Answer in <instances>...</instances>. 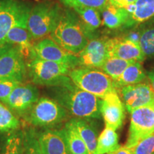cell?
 <instances>
[{
	"instance_id": "cell-15",
	"label": "cell",
	"mask_w": 154,
	"mask_h": 154,
	"mask_svg": "<svg viewBox=\"0 0 154 154\" xmlns=\"http://www.w3.org/2000/svg\"><path fill=\"white\" fill-rule=\"evenodd\" d=\"M78 66L86 68H101L109 58L106 40L96 38L88 41L87 45L77 54Z\"/></svg>"
},
{
	"instance_id": "cell-3",
	"label": "cell",
	"mask_w": 154,
	"mask_h": 154,
	"mask_svg": "<svg viewBox=\"0 0 154 154\" xmlns=\"http://www.w3.org/2000/svg\"><path fill=\"white\" fill-rule=\"evenodd\" d=\"M69 76L75 85L81 89L101 99L111 92L117 91L112 79L103 71L96 69L74 68L70 71Z\"/></svg>"
},
{
	"instance_id": "cell-30",
	"label": "cell",
	"mask_w": 154,
	"mask_h": 154,
	"mask_svg": "<svg viewBox=\"0 0 154 154\" xmlns=\"http://www.w3.org/2000/svg\"><path fill=\"white\" fill-rule=\"evenodd\" d=\"M134 154H154V131L133 148Z\"/></svg>"
},
{
	"instance_id": "cell-2",
	"label": "cell",
	"mask_w": 154,
	"mask_h": 154,
	"mask_svg": "<svg viewBox=\"0 0 154 154\" xmlns=\"http://www.w3.org/2000/svg\"><path fill=\"white\" fill-rule=\"evenodd\" d=\"M51 37L63 49L77 55L87 45L88 40L85 29L74 13L66 11L51 34Z\"/></svg>"
},
{
	"instance_id": "cell-19",
	"label": "cell",
	"mask_w": 154,
	"mask_h": 154,
	"mask_svg": "<svg viewBox=\"0 0 154 154\" xmlns=\"http://www.w3.org/2000/svg\"><path fill=\"white\" fill-rule=\"evenodd\" d=\"M24 131L0 133V154H23Z\"/></svg>"
},
{
	"instance_id": "cell-20",
	"label": "cell",
	"mask_w": 154,
	"mask_h": 154,
	"mask_svg": "<svg viewBox=\"0 0 154 154\" xmlns=\"http://www.w3.org/2000/svg\"><path fill=\"white\" fill-rule=\"evenodd\" d=\"M141 63L135 61L128 65L117 79L113 81L116 88L141 83L146 79Z\"/></svg>"
},
{
	"instance_id": "cell-21",
	"label": "cell",
	"mask_w": 154,
	"mask_h": 154,
	"mask_svg": "<svg viewBox=\"0 0 154 154\" xmlns=\"http://www.w3.org/2000/svg\"><path fill=\"white\" fill-rule=\"evenodd\" d=\"M101 11L103 24L110 29L124 26L129 14V11L126 8L116 7L109 3H107Z\"/></svg>"
},
{
	"instance_id": "cell-13",
	"label": "cell",
	"mask_w": 154,
	"mask_h": 154,
	"mask_svg": "<svg viewBox=\"0 0 154 154\" xmlns=\"http://www.w3.org/2000/svg\"><path fill=\"white\" fill-rule=\"evenodd\" d=\"M109 57H115L129 61L141 62L145 55L138 41L130 38H113L106 39Z\"/></svg>"
},
{
	"instance_id": "cell-18",
	"label": "cell",
	"mask_w": 154,
	"mask_h": 154,
	"mask_svg": "<svg viewBox=\"0 0 154 154\" xmlns=\"http://www.w3.org/2000/svg\"><path fill=\"white\" fill-rule=\"evenodd\" d=\"M87 147L88 154H95L99 137V131L96 126L86 119L74 118L69 120Z\"/></svg>"
},
{
	"instance_id": "cell-14",
	"label": "cell",
	"mask_w": 154,
	"mask_h": 154,
	"mask_svg": "<svg viewBox=\"0 0 154 154\" xmlns=\"http://www.w3.org/2000/svg\"><path fill=\"white\" fill-rule=\"evenodd\" d=\"M101 114L106 128L116 131L122 126L125 118V106L117 91L101 99Z\"/></svg>"
},
{
	"instance_id": "cell-23",
	"label": "cell",
	"mask_w": 154,
	"mask_h": 154,
	"mask_svg": "<svg viewBox=\"0 0 154 154\" xmlns=\"http://www.w3.org/2000/svg\"><path fill=\"white\" fill-rule=\"evenodd\" d=\"M73 9L80 17L86 33L93 32L101 26L102 22L98 9L87 7H74Z\"/></svg>"
},
{
	"instance_id": "cell-7",
	"label": "cell",
	"mask_w": 154,
	"mask_h": 154,
	"mask_svg": "<svg viewBox=\"0 0 154 154\" xmlns=\"http://www.w3.org/2000/svg\"><path fill=\"white\" fill-rule=\"evenodd\" d=\"M32 7L20 0H0V43H6L5 37L15 26H27Z\"/></svg>"
},
{
	"instance_id": "cell-17",
	"label": "cell",
	"mask_w": 154,
	"mask_h": 154,
	"mask_svg": "<svg viewBox=\"0 0 154 154\" xmlns=\"http://www.w3.org/2000/svg\"><path fill=\"white\" fill-rule=\"evenodd\" d=\"M129 11L124 28H130L141 24L154 17V0H136L126 8Z\"/></svg>"
},
{
	"instance_id": "cell-28",
	"label": "cell",
	"mask_w": 154,
	"mask_h": 154,
	"mask_svg": "<svg viewBox=\"0 0 154 154\" xmlns=\"http://www.w3.org/2000/svg\"><path fill=\"white\" fill-rule=\"evenodd\" d=\"M138 42L145 57L154 56V28L143 30Z\"/></svg>"
},
{
	"instance_id": "cell-4",
	"label": "cell",
	"mask_w": 154,
	"mask_h": 154,
	"mask_svg": "<svg viewBox=\"0 0 154 154\" xmlns=\"http://www.w3.org/2000/svg\"><path fill=\"white\" fill-rule=\"evenodd\" d=\"M62 15L57 3L45 1L34 6L27 20V28L32 38H42L53 32Z\"/></svg>"
},
{
	"instance_id": "cell-11",
	"label": "cell",
	"mask_w": 154,
	"mask_h": 154,
	"mask_svg": "<svg viewBox=\"0 0 154 154\" xmlns=\"http://www.w3.org/2000/svg\"><path fill=\"white\" fill-rule=\"evenodd\" d=\"M26 74L24 58L18 47L14 46L0 56V79H12L22 83Z\"/></svg>"
},
{
	"instance_id": "cell-9",
	"label": "cell",
	"mask_w": 154,
	"mask_h": 154,
	"mask_svg": "<svg viewBox=\"0 0 154 154\" xmlns=\"http://www.w3.org/2000/svg\"><path fill=\"white\" fill-rule=\"evenodd\" d=\"M38 99L39 91L36 86L21 83L11 91L4 104L17 116L24 118Z\"/></svg>"
},
{
	"instance_id": "cell-26",
	"label": "cell",
	"mask_w": 154,
	"mask_h": 154,
	"mask_svg": "<svg viewBox=\"0 0 154 154\" xmlns=\"http://www.w3.org/2000/svg\"><path fill=\"white\" fill-rule=\"evenodd\" d=\"M133 62L135 61H126L115 57H109L102 65L101 69L114 81L117 79L126 67Z\"/></svg>"
},
{
	"instance_id": "cell-36",
	"label": "cell",
	"mask_w": 154,
	"mask_h": 154,
	"mask_svg": "<svg viewBox=\"0 0 154 154\" xmlns=\"http://www.w3.org/2000/svg\"><path fill=\"white\" fill-rule=\"evenodd\" d=\"M151 105L152 106H153V109H154V100H153V101L152 102V103H151Z\"/></svg>"
},
{
	"instance_id": "cell-33",
	"label": "cell",
	"mask_w": 154,
	"mask_h": 154,
	"mask_svg": "<svg viewBox=\"0 0 154 154\" xmlns=\"http://www.w3.org/2000/svg\"><path fill=\"white\" fill-rule=\"evenodd\" d=\"M108 154H134L132 149H128L125 146H121L118 149Z\"/></svg>"
},
{
	"instance_id": "cell-32",
	"label": "cell",
	"mask_w": 154,
	"mask_h": 154,
	"mask_svg": "<svg viewBox=\"0 0 154 154\" xmlns=\"http://www.w3.org/2000/svg\"><path fill=\"white\" fill-rule=\"evenodd\" d=\"M136 1V0H108V3L121 8H128L134 5Z\"/></svg>"
},
{
	"instance_id": "cell-34",
	"label": "cell",
	"mask_w": 154,
	"mask_h": 154,
	"mask_svg": "<svg viewBox=\"0 0 154 154\" xmlns=\"http://www.w3.org/2000/svg\"><path fill=\"white\" fill-rule=\"evenodd\" d=\"M13 47L14 46L8 43H0V56L2 55L5 52H7L8 50L10 49Z\"/></svg>"
},
{
	"instance_id": "cell-22",
	"label": "cell",
	"mask_w": 154,
	"mask_h": 154,
	"mask_svg": "<svg viewBox=\"0 0 154 154\" xmlns=\"http://www.w3.org/2000/svg\"><path fill=\"white\" fill-rule=\"evenodd\" d=\"M116 131L105 127L98 137L95 154H108L120 147Z\"/></svg>"
},
{
	"instance_id": "cell-29",
	"label": "cell",
	"mask_w": 154,
	"mask_h": 154,
	"mask_svg": "<svg viewBox=\"0 0 154 154\" xmlns=\"http://www.w3.org/2000/svg\"><path fill=\"white\" fill-rule=\"evenodd\" d=\"M61 3L66 7L72 9L78 7H87L96 9L98 10H102L108 3V0H61Z\"/></svg>"
},
{
	"instance_id": "cell-35",
	"label": "cell",
	"mask_w": 154,
	"mask_h": 154,
	"mask_svg": "<svg viewBox=\"0 0 154 154\" xmlns=\"http://www.w3.org/2000/svg\"><path fill=\"white\" fill-rule=\"evenodd\" d=\"M149 79L150 84H151V87L153 88V89L154 90V71L149 73Z\"/></svg>"
},
{
	"instance_id": "cell-25",
	"label": "cell",
	"mask_w": 154,
	"mask_h": 154,
	"mask_svg": "<svg viewBox=\"0 0 154 154\" xmlns=\"http://www.w3.org/2000/svg\"><path fill=\"white\" fill-rule=\"evenodd\" d=\"M21 122L17 116L0 101V133L20 129Z\"/></svg>"
},
{
	"instance_id": "cell-8",
	"label": "cell",
	"mask_w": 154,
	"mask_h": 154,
	"mask_svg": "<svg viewBox=\"0 0 154 154\" xmlns=\"http://www.w3.org/2000/svg\"><path fill=\"white\" fill-rule=\"evenodd\" d=\"M130 113L129 129L124 146L132 149L154 131V109L149 105L135 109Z\"/></svg>"
},
{
	"instance_id": "cell-5",
	"label": "cell",
	"mask_w": 154,
	"mask_h": 154,
	"mask_svg": "<svg viewBox=\"0 0 154 154\" xmlns=\"http://www.w3.org/2000/svg\"><path fill=\"white\" fill-rule=\"evenodd\" d=\"M29 76L36 85L54 86L69 77L72 68L66 64L34 58L26 64Z\"/></svg>"
},
{
	"instance_id": "cell-31",
	"label": "cell",
	"mask_w": 154,
	"mask_h": 154,
	"mask_svg": "<svg viewBox=\"0 0 154 154\" xmlns=\"http://www.w3.org/2000/svg\"><path fill=\"white\" fill-rule=\"evenodd\" d=\"M21 83L12 79H0V101L5 103L14 88Z\"/></svg>"
},
{
	"instance_id": "cell-16",
	"label": "cell",
	"mask_w": 154,
	"mask_h": 154,
	"mask_svg": "<svg viewBox=\"0 0 154 154\" xmlns=\"http://www.w3.org/2000/svg\"><path fill=\"white\" fill-rule=\"evenodd\" d=\"M37 138L42 154H72L63 128H44L37 131Z\"/></svg>"
},
{
	"instance_id": "cell-27",
	"label": "cell",
	"mask_w": 154,
	"mask_h": 154,
	"mask_svg": "<svg viewBox=\"0 0 154 154\" xmlns=\"http://www.w3.org/2000/svg\"><path fill=\"white\" fill-rule=\"evenodd\" d=\"M24 131V152L23 154H42L37 138V131L29 128Z\"/></svg>"
},
{
	"instance_id": "cell-12",
	"label": "cell",
	"mask_w": 154,
	"mask_h": 154,
	"mask_svg": "<svg viewBox=\"0 0 154 154\" xmlns=\"http://www.w3.org/2000/svg\"><path fill=\"white\" fill-rule=\"evenodd\" d=\"M121 94L124 106L128 112L151 105L154 100V90L150 83H139L121 87Z\"/></svg>"
},
{
	"instance_id": "cell-24",
	"label": "cell",
	"mask_w": 154,
	"mask_h": 154,
	"mask_svg": "<svg viewBox=\"0 0 154 154\" xmlns=\"http://www.w3.org/2000/svg\"><path fill=\"white\" fill-rule=\"evenodd\" d=\"M65 135H66L69 150L72 154H88V151L86 144L83 141L82 138L68 121L63 127Z\"/></svg>"
},
{
	"instance_id": "cell-1",
	"label": "cell",
	"mask_w": 154,
	"mask_h": 154,
	"mask_svg": "<svg viewBox=\"0 0 154 154\" xmlns=\"http://www.w3.org/2000/svg\"><path fill=\"white\" fill-rule=\"evenodd\" d=\"M49 92L51 99L75 118L88 119L101 117V99L81 89L69 76L61 84L50 86Z\"/></svg>"
},
{
	"instance_id": "cell-6",
	"label": "cell",
	"mask_w": 154,
	"mask_h": 154,
	"mask_svg": "<svg viewBox=\"0 0 154 154\" xmlns=\"http://www.w3.org/2000/svg\"><path fill=\"white\" fill-rule=\"evenodd\" d=\"M69 113L52 99L39 98L24 119L31 125L51 128L68 118Z\"/></svg>"
},
{
	"instance_id": "cell-10",
	"label": "cell",
	"mask_w": 154,
	"mask_h": 154,
	"mask_svg": "<svg viewBox=\"0 0 154 154\" xmlns=\"http://www.w3.org/2000/svg\"><path fill=\"white\" fill-rule=\"evenodd\" d=\"M35 58L68 65L72 69L78 66L77 55L69 52L51 38H44L34 46Z\"/></svg>"
}]
</instances>
